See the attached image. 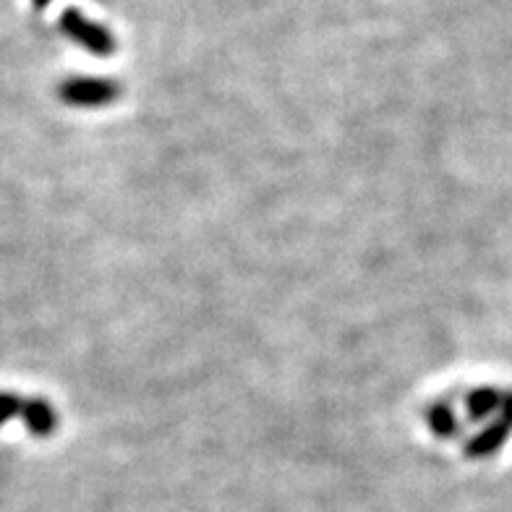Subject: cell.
Returning a JSON list of instances; mask_svg holds the SVG:
<instances>
[{
    "label": "cell",
    "mask_w": 512,
    "mask_h": 512,
    "mask_svg": "<svg viewBox=\"0 0 512 512\" xmlns=\"http://www.w3.org/2000/svg\"><path fill=\"white\" fill-rule=\"evenodd\" d=\"M24 418H27V426L34 434H48L55 426L53 411L40 400H32L29 405H24Z\"/></svg>",
    "instance_id": "7a4b0ae2"
},
{
    "label": "cell",
    "mask_w": 512,
    "mask_h": 512,
    "mask_svg": "<svg viewBox=\"0 0 512 512\" xmlns=\"http://www.w3.org/2000/svg\"><path fill=\"white\" fill-rule=\"evenodd\" d=\"M61 27H63V32L71 34L74 40H79L81 45H87V48L97 50V53H105V50H110L108 34L102 32L100 27H95V24H89V21L79 14V11H66L61 19Z\"/></svg>",
    "instance_id": "6da1fadb"
},
{
    "label": "cell",
    "mask_w": 512,
    "mask_h": 512,
    "mask_svg": "<svg viewBox=\"0 0 512 512\" xmlns=\"http://www.w3.org/2000/svg\"><path fill=\"white\" fill-rule=\"evenodd\" d=\"M32 6L37 8V11H42V8L50 6V0H32Z\"/></svg>",
    "instance_id": "277c9868"
},
{
    "label": "cell",
    "mask_w": 512,
    "mask_h": 512,
    "mask_svg": "<svg viewBox=\"0 0 512 512\" xmlns=\"http://www.w3.org/2000/svg\"><path fill=\"white\" fill-rule=\"evenodd\" d=\"M21 408L19 398L16 395H11V392H0V424L3 421H8L11 416H16V411Z\"/></svg>",
    "instance_id": "3957f363"
}]
</instances>
